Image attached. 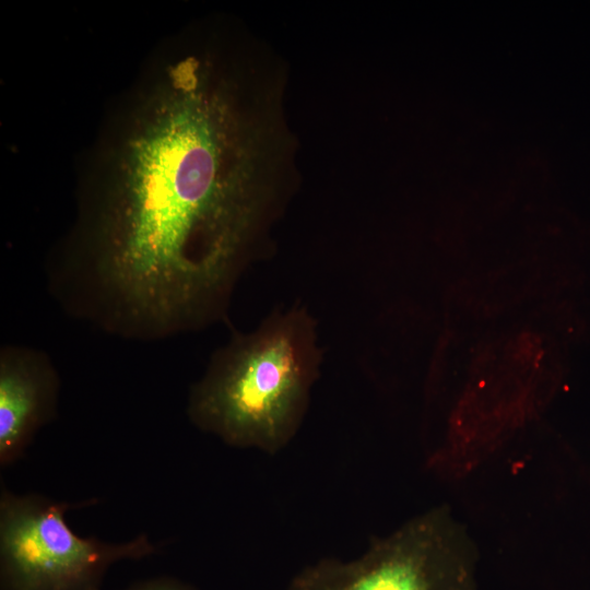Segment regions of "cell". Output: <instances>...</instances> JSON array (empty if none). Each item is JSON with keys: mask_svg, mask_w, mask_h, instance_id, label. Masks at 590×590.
I'll return each instance as SVG.
<instances>
[{"mask_svg": "<svg viewBox=\"0 0 590 590\" xmlns=\"http://www.w3.org/2000/svg\"><path fill=\"white\" fill-rule=\"evenodd\" d=\"M232 56L180 34L120 102L47 267L69 314L157 340L223 316L275 199V111Z\"/></svg>", "mask_w": 590, "mask_h": 590, "instance_id": "1", "label": "cell"}, {"mask_svg": "<svg viewBox=\"0 0 590 590\" xmlns=\"http://www.w3.org/2000/svg\"><path fill=\"white\" fill-rule=\"evenodd\" d=\"M319 364L311 318L274 315L213 356L190 390L188 416L229 446L276 453L302 423Z\"/></svg>", "mask_w": 590, "mask_h": 590, "instance_id": "2", "label": "cell"}, {"mask_svg": "<svg viewBox=\"0 0 590 590\" xmlns=\"http://www.w3.org/2000/svg\"><path fill=\"white\" fill-rule=\"evenodd\" d=\"M72 506L1 489V590H102L113 564L155 553L145 534L123 543L79 536L64 518Z\"/></svg>", "mask_w": 590, "mask_h": 590, "instance_id": "3", "label": "cell"}, {"mask_svg": "<svg viewBox=\"0 0 590 590\" xmlns=\"http://www.w3.org/2000/svg\"><path fill=\"white\" fill-rule=\"evenodd\" d=\"M286 590H477L476 555L444 509L416 516L357 557L303 567Z\"/></svg>", "mask_w": 590, "mask_h": 590, "instance_id": "4", "label": "cell"}, {"mask_svg": "<svg viewBox=\"0 0 590 590\" xmlns=\"http://www.w3.org/2000/svg\"><path fill=\"white\" fill-rule=\"evenodd\" d=\"M59 377L37 350L7 345L0 351V464L22 457L35 433L56 415Z\"/></svg>", "mask_w": 590, "mask_h": 590, "instance_id": "5", "label": "cell"}, {"mask_svg": "<svg viewBox=\"0 0 590 590\" xmlns=\"http://www.w3.org/2000/svg\"><path fill=\"white\" fill-rule=\"evenodd\" d=\"M125 590H196L191 586L170 577H158L138 582Z\"/></svg>", "mask_w": 590, "mask_h": 590, "instance_id": "6", "label": "cell"}]
</instances>
